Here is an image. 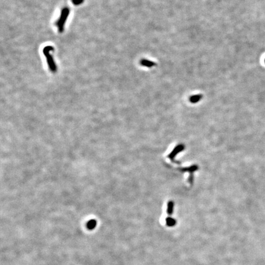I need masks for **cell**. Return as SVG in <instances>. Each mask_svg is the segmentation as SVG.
Returning <instances> with one entry per match:
<instances>
[{
  "label": "cell",
  "mask_w": 265,
  "mask_h": 265,
  "mask_svg": "<svg viewBox=\"0 0 265 265\" xmlns=\"http://www.w3.org/2000/svg\"><path fill=\"white\" fill-rule=\"evenodd\" d=\"M95 226H96V221L94 220H90L89 222H88V223L87 225V228L89 230H93V228H94Z\"/></svg>",
  "instance_id": "cell-5"
},
{
  "label": "cell",
  "mask_w": 265,
  "mask_h": 265,
  "mask_svg": "<svg viewBox=\"0 0 265 265\" xmlns=\"http://www.w3.org/2000/svg\"><path fill=\"white\" fill-rule=\"evenodd\" d=\"M140 64L141 66L147 68H152L156 66V63L147 59H142L140 61Z\"/></svg>",
  "instance_id": "cell-3"
},
{
  "label": "cell",
  "mask_w": 265,
  "mask_h": 265,
  "mask_svg": "<svg viewBox=\"0 0 265 265\" xmlns=\"http://www.w3.org/2000/svg\"><path fill=\"white\" fill-rule=\"evenodd\" d=\"M83 1H84V0H73V3L75 5L80 4Z\"/></svg>",
  "instance_id": "cell-8"
},
{
  "label": "cell",
  "mask_w": 265,
  "mask_h": 265,
  "mask_svg": "<svg viewBox=\"0 0 265 265\" xmlns=\"http://www.w3.org/2000/svg\"><path fill=\"white\" fill-rule=\"evenodd\" d=\"M202 98H203V95L201 94H195V95L190 97V101L192 103H197L202 99Z\"/></svg>",
  "instance_id": "cell-4"
},
{
  "label": "cell",
  "mask_w": 265,
  "mask_h": 265,
  "mask_svg": "<svg viewBox=\"0 0 265 265\" xmlns=\"http://www.w3.org/2000/svg\"><path fill=\"white\" fill-rule=\"evenodd\" d=\"M69 14V9L68 8H64L61 11V13L60 17L59 18V20L56 22V26L58 27V31L60 33H62L63 31L64 30V26H65V23L66 21L67 17H68V15Z\"/></svg>",
  "instance_id": "cell-2"
},
{
  "label": "cell",
  "mask_w": 265,
  "mask_h": 265,
  "mask_svg": "<svg viewBox=\"0 0 265 265\" xmlns=\"http://www.w3.org/2000/svg\"><path fill=\"white\" fill-rule=\"evenodd\" d=\"M173 202H169L168 203V213L169 215H171L173 212Z\"/></svg>",
  "instance_id": "cell-7"
},
{
  "label": "cell",
  "mask_w": 265,
  "mask_h": 265,
  "mask_svg": "<svg viewBox=\"0 0 265 265\" xmlns=\"http://www.w3.org/2000/svg\"><path fill=\"white\" fill-rule=\"evenodd\" d=\"M166 225L169 226H173L175 225V220H174L173 218H170V217H168L166 219Z\"/></svg>",
  "instance_id": "cell-6"
},
{
  "label": "cell",
  "mask_w": 265,
  "mask_h": 265,
  "mask_svg": "<svg viewBox=\"0 0 265 265\" xmlns=\"http://www.w3.org/2000/svg\"><path fill=\"white\" fill-rule=\"evenodd\" d=\"M264 62H265V60H264Z\"/></svg>",
  "instance_id": "cell-9"
},
{
  "label": "cell",
  "mask_w": 265,
  "mask_h": 265,
  "mask_svg": "<svg viewBox=\"0 0 265 265\" xmlns=\"http://www.w3.org/2000/svg\"><path fill=\"white\" fill-rule=\"evenodd\" d=\"M53 50L54 48L52 46H47L44 48L43 53L45 55L47 58V61L50 71H52V72H55L56 71V66L53 60V57L50 54V52L53 51Z\"/></svg>",
  "instance_id": "cell-1"
}]
</instances>
